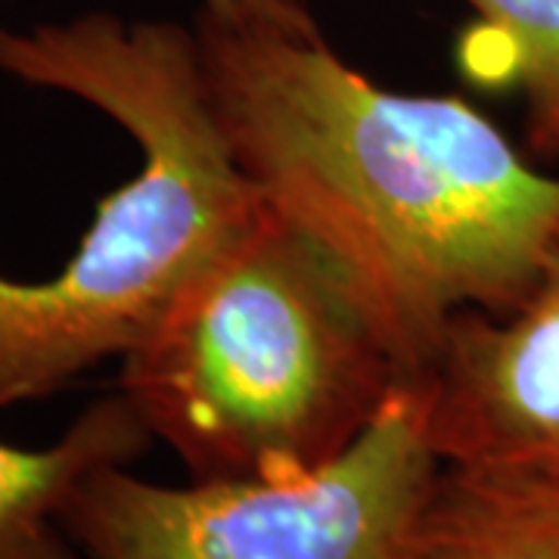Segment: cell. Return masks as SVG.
I'll return each mask as SVG.
<instances>
[{"label": "cell", "mask_w": 559, "mask_h": 559, "mask_svg": "<svg viewBox=\"0 0 559 559\" xmlns=\"http://www.w3.org/2000/svg\"><path fill=\"white\" fill-rule=\"evenodd\" d=\"M221 131L261 200L336 261L401 377L448 323L503 314L559 242V178L457 94H399L323 40L197 16Z\"/></svg>", "instance_id": "obj_1"}, {"label": "cell", "mask_w": 559, "mask_h": 559, "mask_svg": "<svg viewBox=\"0 0 559 559\" xmlns=\"http://www.w3.org/2000/svg\"><path fill=\"white\" fill-rule=\"evenodd\" d=\"M0 72L100 109L140 150L53 277L0 274V404H20L124 358L264 200L221 131L197 28L103 10L0 25Z\"/></svg>", "instance_id": "obj_2"}, {"label": "cell", "mask_w": 559, "mask_h": 559, "mask_svg": "<svg viewBox=\"0 0 559 559\" xmlns=\"http://www.w3.org/2000/svg\"><path fill=\"white\" fill-rule=\"evenodd\" d=\"M401 370L342 267L267 202L121 358L193 479H289L364 436Z\"/></svg>", "instance_id": "obj_3"}, {"label": "cell", "mask_w": 559, "mask_h": 559, "mask_svg": "<svg viewBox=\"0 0 559 559\" xmlns=\"http://www.w3.org/2000/svg\"><path fill=\"white\" fill-rule=\"evenodd\" d=\"M441 469L401 377L364 436L311 473L156 485L109 463L75 485L62 528L87 559H417Z\"/></svg>", "instance_id": "obj_4"}, {"label": "cell", "mask_w": 559, "mask_h": 559, "mask_svg": "<svg viewBox=\"0 0 559 559\" xmlns=\"http://www.w3.org/2000/svg\"><path fill=\"white\" fill-rule=\"evenodd\" d=\"M404 380L444 466L559 485V242L516 308L460 311Z\"/></svg>", "instance_id": "obj_5"}, {"label": "cell", "mask_w": 559, "mask_h": 559, "mask_svg": "<svg viewBox=\"0 0 559 559\" xmlns=\"http://www.w3.org/2000/svg\"><path fill=\"white\" fill-rule=\"evenodd\" d=\"M153 441L121 392L94 401L50 448L0 441V559H79L62 507L87 473L138 460Z\"/></svg>", "instance_id": "obj_6"}, {"label": "cell", "mask_w": 559, "mask_h": 559, "mask_svg": "<svg viewBox=\"0 0 559 559\" xmlns=\"http://www.w3.org/2000/svg\"><path fill=\"white\" fill-rule=\"evenodd\" d=\"M417 559H559V485L444 466Z\"/></svg>", "instance_id": "obj_7"}, {"label": "cell", "mask_w": 559, "mask_h": 559, "mask_svg": "<svg viewBox=\"0 0 559 559\" xmlns=\"http://www.w3.org/2000/svg\"><path fill=\"white\" fill-rule=\"evenodd\" d=\"M476 22L460 40L463 75L520 94L525 140L544 159H559V0H466Z\"/></svg>", "instance_id": "obj_8"}, {"label": "cell", "mask_w": 559, "mask_h": 559, "mask_svg": "<svg viewBox=\"0 0 559 559\" xmlns=\"http://www.w3.org/2000/svg\"><path fill=\"white\" fill-rule=\"evenodd\" d=\"M200 13L234 25L264 28H314L318 22L301 0H202Z\"/></svg>", "instance_id": "obj_9"}]
</instances>
